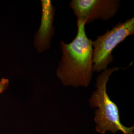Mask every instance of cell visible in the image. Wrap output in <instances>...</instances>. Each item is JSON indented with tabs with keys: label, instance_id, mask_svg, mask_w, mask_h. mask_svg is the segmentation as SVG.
Listing matches in <instances>:
<instances>
[{
	"label": "cell",
	"instance_id": "1",
	"mask_svg": "<svg viewBox=\"0 0 134 134\" xmlns=\"http://www.w3.org/2000/svg\"><path fill=\"white\" fill-rule=\"evenodd\" d=\"M86 23L77 19V34L70 43L60 42L62 51L56 76L63 85L74 87L89 86L92 77V41L86 35Z\"/></svg>",
	"mask_w": 134,
	"mask_h": 134
},
{
	"label": "cell",
	"instance_id": "2",
	"mask_svg": "<svg viewBox=\"0 0 134 134\" xmlns=\"http://www.w3.org/2000/svg\"><path fill=\"white\" fill-rule=\"evenodd\" d=\"M119 69V67L107 69L99 74L96 80V90L88 100L91 108L96 109L94 120L96 131L99 134H105L107 132L115 134L118 131L123 134L134 133L133 126L127 127L121 123L118 107L107 92L106 86L109 77Z\"/></svg>",
	"mask_w": 134,
	"mask_h": 134
},
{
	"label": "cell",
	"instance_id": "3",
	"mask_svg": "<svg viewBox=\"0 0 134 134\" xmlns=\"http://www.w3.org/2000/svg\"><path fill=\"white\" fill-rule=\"evenodd\" d=\"M134 34V17L124 22H119L111 30L97 36L92 41V72H100L107 69L113 62L112 54L114 48L128 37Z\"/></svg>",
	"mask_w": 134,
	"mask_h": 134
},
{
	"label": "cell",
	"instance_id": "4",
	"mask_svg": "<svg viewBox=\"0 0 134 134\" xmlns=\"http://www.w3.org/2000/svg\"><path fill=\"white\" fill-rule=\"evenodd\" d=\"M118 0H72L69 4L77 19L86 24L96 19L107 21L117 14L120 8Z\"/></svg>",
	"mask_w": 134,
	"mask_h": 134
},
{
	"label": "cell",
	"instance_id": "5",
	"mask_svg": "<svg viewBox=\"0 0 134 134\" xmlns=\"http://www.w3.org/2000/svg\"><path fill=\"white\" fill-rule=\"evenodd\" d=\"M42 16L40 27L35 34L34 46L37 52L42 53L49 49L55 33L54 20L55 8L50 0H42Z\"/></svg>",
	"mask_w": 134,
	"mask_h": 134
},
{
	"label": "cell",
	"instance_id": "6",
	"mask_svg": "<svg viewBox=\"0 0 134 134\" xmlns=\"http://www.w3.org/2000/svg\"><path fill=\"white\" fill-rule=\"evenodd\" d=\"M9 80L6 78H2L0 80V94L7 89L9 85Z\"/></svg>",
	"mask_w": 134,
	"mask_h": 134
},
{
	"label": "cell",
	"instance_id": "7",
	"mask_svg": "<svg viewBox=\"0 0 134 134\" xmlns=\"http://www.w3.org/2000/svg\"><path fill=\"white\" fill-rule=\"evenodd\" d=\"M134 134V133H133V134Z\"/></svg>",
	"mask_w": 134,
	"mask_h": 134
}]
</instances>
